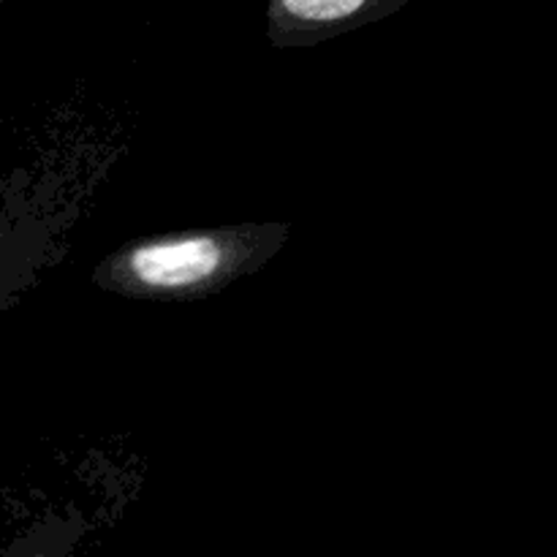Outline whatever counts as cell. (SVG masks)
Returning a JSON list of instances; mask_svg holds the SVG:
<instances>
[{"instance_id": "6da1fadb", "label": "cell", "mask_w": 557, "mask_h": 557, "mask_svg": "<svg viewBox=\"0 0 557 557\" xmlns=\"http://www.w3.org/2000/svg\"><path fill=\"white\" fill-rule=\"evenodd\" d=\"M221 267V245L210 237L150 243L128 259L131 275L147 288H185L205 281Z\"/></svg>"}, {"instance_id": "7a4b0ae2", "label": "cell", "mask_w": 557, "mask_h": 557, "mask_svg": "<svg viewBox=\"0 0 557 557\" xmlns=\"http://www.w3.org/2000/svg\"><path fill=\"white\" fill-rule=\"evenodd\" d=\"M283 5L299 20L335 22L362 9L364 0H283Z\"/></svg>"}]
</instances>
